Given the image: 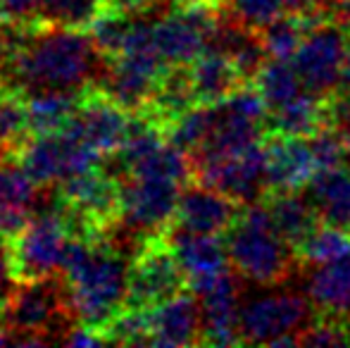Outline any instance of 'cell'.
<instances>
[{
    "instance_id": "28",
    "label": "cell",
    "mask_w": 350,
    "mask_h": 348,
    "mask_svg": "<svg viewBox=\"0 0 350 348\" xmlns=\"http://www.w3.org/2000/svg\"><path fill=\"white\" fill-rule=\"evenodd\" d=\"M350 251V232L332 227V224H319L295 251L298 260L303 265H322Z\"/></svg>"
},
{
    "instance_id": "30",
    "label": "cell",
    "mask_w": 350,
    "mask_h": 348,
    "mask_svg": "<svg viewBox=\"0 0 350 348\" xmlns=\"http://www.w3.org/2000/svg\"><path fill=\"white\" fill-rule=\"evenodd\" d=\"M226 3L231 5V12L239 22L253 29H262L277 14L286 12V0H226Z\"/></svg>"
},
{
    "instance_id": "13",
    "label": "cell",
    "mask_w": 350,
    "mask_h": 348,
    "mask_svg": "<svg viewBox=\"0 0 350 348\" xmlns=\"http://www.w3.org/2000/svg\"><path fill=\"white\" fill-rule=\"evenodd\" d=\"M191 291L200 301L203 315V339L200 344L208 346H236L241 344L239 332V289L229 269L208 274L191 282Z\"/></svg>"
},
{
    "instance_id": "20",
    "label": "cell",
    "mask_w": 350,
    "mask_h": 348,
    "mask_svg": "<svg viewBox=\"0 0 350 348\" xmlns=\"http://www.w3.org/2000/svg\"><path fill=\"white\" fill-rule=\"evenodd\" d=\"M308 298L317 315L350 322V251L314 265V272L308 277Z\"/></svg>"
},
{
    "instance_id": "8",
    "label": "cell",
    "mask_w": 350,
    "mask_h": 348,
    "mask_svg": "<svg viewBox=\"0 0 350 348\" xmlns=\"http://www.w3.org/2000/svg\"><path fill=\"white\" fill-rule=\"evenodd\" d=\"M70 239L72 234L60 213L29 219L22 232L8 241L14 282H38L60 274Z\"/></svg>"
},
{
    "instance_id": "17",
    "label": "cell",
    "mask_w": 350,
    "mask_h": 348,
    "mask_svg": "<svg viewBox=\"0 0 350 348\" xmlns=\"http://www.w3.org/2000/svg\"><path fill=\"white\" fill-rule=\"evenodd\" d=\"M241 208H243V205L231 200L229 196H224L221 191L191 179L189 184L181 189L174 224L176 227L189 229V232L224 237L231 229V224L236 222Z\"/></svg>"
},
{
    "instance_id": "9",
    "label": "cell",
    "mask_w": 350,
    "mask_h": 348,
    "mask_svg": "<svg viewBox=\"0 0 350 348\" xmlns=\"http://www.w3.org/2000/svg\"><path fill=\"white\" fill-rule=\"evenodd\" d=\"M189 274L176 260L165 234L143 241V246H139V251L134 253V260H131L126 308L146 310V308L157 306L176 293L189 291Z\"/></svg>"
},
{
    "instance_id": "6",
    "label": "cell",
    "mask_w": 350,
    "mask_h": 348,
    "mask_svg": "<svg viewBox=\"0 0 350 348\" xmlns=\"http://www.w3.org/2000/svg\"><path fill=\"white\" fill-rule=\"evenodd\" d=\"M103 155L83 141L77 126L67 124L65 129L33 134L19 150L14 163L24 170L36 186H51L70 176L86 172L103 163Z\"/></svg>"
},
{
    "instance_id": "15",
    "label": "cell",
    "mask_w": 350,
    "mask_h": 348,
    "mask_svg": "<svg viewBox=\"0 0 350 348\" xmlns=\"http://www.w3.org/2000/svg\"><path fill=\"white\" fill-rule=\"evenodd\" d=\"M200 339H203V315H200L198 296L191 289L148 308V346H196L200 344Z\"/></svg>"
},
{
    "instance_id": "29",
    "label": "cell",
    "mask_w": 350,
    "mask_h": 348,
    "mask_svg": "<svg viewBox=\"0 0 350 348\" xmlns=\"http://www.w3.org/2000/svg\"><path fill=\"white\" fill-rule=\"evenodd\" d=\"M308 141H310V146H312V153H314V160H317L319 170H332V168H338V165H348L346 146H343V139L336 126H324L317 134L310 136Z\"/></svg>"
},
{
    "instance_id": "10",
    "label": "cell",
    "mask_w": 350,
    "mask_h": 348,
    "mask_svg": "<svg viewBox=\"0 0 350 348\" xmlns=\"http://www.w3.org/2000/svg\"><path fill=\"white\" fill-rule=\"evenodd\" d=\"M219 17V5L184 0L172 14L152 22V41L162 60L170 67L191 65L200 53L208 51Z\"/></svg>"
},
{
    "instance_id": "31",
    "label": "cell",
    "mask_w": 350,
    "mask_h": 348,
    "mask_svg": "<svg viewBox=\"0 0 350 348\" xmlns=\"http://www.w3.org/2000/svg\"><path fill=\"white\" fill-rule=\"evenodd\" d=\"M0 22L12 27L41 24V0H0Z\"/></svg>"
},
{
    "instance_id": "34",
    "label": "cell",
    "mask_w": 350,
    "mask_h": 348,
    "mask_svg": "<svg viewBox=\"0 0 350 348\" xmlns=\"http://www.w3.org/2000/svg\"><path fill=\"white\" fill-rule=\"evenodd\" d=\"M338 91L350 93V46H348V55H346V65H343V75H341V86Z\"/></svg>"
},
{
    "instance_id": "12",
    "label": "cell",
    "mask_w": 350,
    "mask_h": 348,
    "mask_svg": "<svg viewBox=\"0 0 350 348\" xmlns=\"http://www.w3.org/2000/svg\"><path fill=\"white\" fill-rule=\"evenodd\" d=\"M193 181H200V184L221 191L239 205L260 203L269 193L265 139L260 144L245 148L243 153H236L231 158L196 168Z\"/></svg>"
},
{
    "instance_id": "32",
    "label": "cell",
    "mask_w": 350,
    "mask_h": 348,
    "mask_svg": "<svg viewBox=\"0 0 350 348\" xmlns=\"http://www.w3.org/2000/svg\"><path fill=\"white\" fill-rule=\"evenodd\" d=\"M327 10L334 22H338L350 31V0H329Z\"/></svg>"
},
{
    "instance_id": "27",
    "label": "cell",
    "mask_w": 350,
    "mask_h": 348,
    "mask_svg": "<svg viewBox=\"0 0 350 348\" xmlns=\"http://www.w3.org/2000/svg\"><path fill=\"white\" fill-rule=\"evenodd\" d=\"M107 10V0H41V19L46 24L83 31H88Z\"/></svg>"
},
{
    "instance_id": "4",
    "label": "cell",
    "mask_w": 350,
    "mask_h": 348,
    "mask_svg": "<svg viewBox=\"0 0 350 348\" xmlns=\"http://www.w3.org/2000/svg\"><path fill=\"white\" fill-rule=\"evenodd\" d=\"M62 315H74L67 298L65 279H38V282H19L10 296L0 322L10 332L12 344L46 346L57 341L53 334Z\"/></svg>"
},
{
    "instance_id": "35",
    "label": "cell",
    "mask_w": 350,
    "mask_h": 348,
    "mask_svg": "<svg viewBox=\"0 0 350 348\" xmlns=\"http://www.w3.org/2000/svg\"><path fill=\"white\" fill-rule=\"evenodd\" d=\"M5 29H8V24L0 22V62H3L5 55H8V48H10V36L5 34Z\"/></svg>"
},
{
    "instance_id": "5",
    "label": "cell",
    "mask_w": 350,
    "mask_h": 348,
    "mask_svg": "<svg viewBox=\"0 0 350 348\" xmlns=\"http://www.w3.org/2000/svg\"><path fill=\"white\" fill-rule=\"evenodd\" d=\"M312 301L293 291L265 293L241 306V344L250 346H300V334L317 312Z\"/></svg>"
},
{
    "instance_id": "2",
    "label": "cell",
    "mask_w": 350,
    "mask_h": 348,
    "mask_svg": "<svg viewBox=\"0 0 350 348\" xmlns=\"http://www.w3.org/2000/svg\"><path fill=\"white\" fill-rule=\"evenodd\" d=\"M131 260L107 237H72L62 265L67 298L81 327L105 332L126 308ZM107 344V341H105Z\"/></svg>"
},
{
    "instance_id": "11",
    "label": "cell",
    "mask_w": 350,
    "mask_h": 348,
    "mask_svg": "<svg viewBox=\"0 0 350 348\" xmlns=\"http://www.w3.org/2000/svg\"><path fill=\"white\" fill-rule=\"evenodd\" d=\"M350 46V31L334 19L319 22L300 43L293 55V65L298 70L305 88L322 96H332L341 86L343 65H346Z\"/></svg>"
},
{
    "instance_id": "26",
    "label": "cell",
    "mask_w": 350,
    "mask_h": 348,
    "mask_svg": "<svg viewBox=\"0 0 350 348\" xmlns=\"http://www.w3.org/2000/svg\"><path fill=\"white\" fill-rule=\"evenodd\" d=\"M253 84L260 88L269 110H277L284 103L293 101L300 91H305L293 60H274V57H269Z\"/></svg>"
},
{
    "instance_id": "16",
    "label": "cell",
    "mask_w": 350,
    "mask_h": 348,
    "mask_svg": "<svg viewBox=\"0 0 350 348\" xmlns=\"http://www.w3.org/2000/svg\"><path fill=\"white\" fill-rule=\"evenodd\" d=\"M265 153H267L269 191H303L319 172L312 146L303 136L267 131Z\"/></svg>"
},
{
    "instance_id": "25",
    "label": "cell",
    "mask_w": 350,
    "mask_h": 348,
    "mask_svg": "<svg viewBox=\"0 0 350 348\" xmlns=\"http://www.w3.org/2000/svg\"><path fill=\"white\" fill-rule=\"evenodd\" d=\"M33 136L27 101L19 91L0 84V155L17 160L19 150Z\"/></svg>"
},
{
    "instance_id": "21",
    "label": "cell",
    "mask_w": 350,
    "mask_h": 348,
    "mask_svg": "<svg viewBox=\"0 0 350 348\" xmlns=\"http://www.w3.org/2000/svg\"><path fill=\"white\" fill-rule=\"evenodd\" d=\"M262 200L272 215L274 229L293 251H298L300 243L322 224L312 200L300 196V191H269Z\"/></svg>"
},
{
    "instance_id": "1",
    "label": "cell",
    "mask_w": 350,
    "mask_h": 348,
    "mask_svg": "<svg viewBox=\"0 0 350 348\" xmlns=\"http://www.w3.org/2000/svg\"><path fill=\"white\" fill-rule=\"evenodd\" d=\"M107 70L105 53L91 31L33 24L17 27L10 36L8 55L0 62V84L22 96L36 91H86L96 86Z\"/></svg>"
},
{
    "instance_id": "18",
    "label": "cell",
    "mask_w": 350,
    "mask_h": 348,
    "mask_svg": "<svg viewBox=\"0 0 350 348\" xmlns=\"http://www.w3.org/2000/svg\"><path fill=\"white\" fill-rule=\"evenodd\" d=\"M167 243L174 251L176 260L181 263L184 272L189 274V282L208 274L221 272L229 265V253H226L224 237H215V234H198L189 232L184 227L172 224L165 232Z\"/></svg>"
},
{
    "instance_id": "23",
    "label": "cell",
    "mask_w": 350,
    "mask_h": 348,
    "mask_svg": "<svg viewBox=\"0 0 350 348\" xmlns=\"http://www.w3.org/2000/svg\"><path fill=\"white\" fill-rule=\"evenodd\" d=\"M308 198L317 208L322 224L350 232V165L319 170L308 184Z\"/></svg>"
},
{
    "instance_id": "33",
    "label": "cell",
    "mask_w": 350,
    "mask_h": 348,
    "mask_svg": "<svg viewBox=\"0 0 350 348\" xmlns=\"http://www.w3.org/2000/svg\"><path fill=\"white\" fill-rule=\"evenodd\" d=\"M329 0H286V10L293 12H310V10H327ZM329 12V10H327Z\"/></svg>"
},
{
    "instance_id": "14",
    "label": "cell",
    "mask_w": 350,
    "mask_h": 348,
    "mask_svg": "<svg viewBox=\"0 0 350 348\" xmlns=\"http://www.w3.org/2000/svg\"><path fill=\"white\" fill-rule=\"evenodd\" d=\"M72 124L77 126L86 144H91L103 158H107L126 144L131 124H134V115L124 110L117 101H112L96 84L81 91V101H79Z\"/></svg>"
},
{
    "instance_id": "24",
    "label": "cell",
    "mask_w": 350,
    "mask_h": 348,
    "mask_svg": "<svg viewBox=\"0 0 350 348\" xmlns=\"http://www.w3.org/2000/svg\"><path fill=\"white\" fill-rule=\"evenodd\" d=\"M33 134L65 129L77 115L81 91H36L24 96Z\"/></svg>"
},
{
    "instance_id": "22",
    "label": "cell",
    "mask_w": 350,
    "mask_h": 348,
    "mask_svg": "<svg viewBox=\"0 0 350 348\" xmlns=\"http://www.w3.org/2000/svg\"><path fill=\"white\" fill-rule=\"evenodd\" d=\"M329 101H332V96H322V93L305 88L293 101L284 103L277 110H269L267 131L310 139V136L317 134L324 126H332Z\"/></svg>"
},
{
    "instance_id": "19",
    "label": "cell",
    "mask_w": 350,
    "mask_h": 348,
    "mask_svg": "<svg viewBox=\"0 0 350 348\" xmlns=\"http://www.w3.org/2000/svg\"><path fill=\"white\" fill-rule=\"evenodd\" d=\"M191 86H193L196 105H217L226 101L231 93H236L248 81L239 72L229 55L221 51L208 48L189 65Z\"/></svg>"
},
{
    "instance_id": "7",
    "label": "cell",
    "mask_w": 350,
    "mask_h": 348,
    "mask_svg": "<svg viewBox=\"0 0 350 348\" xmlns=\"http://www.w3.org/2000/svg\"><path fill=\"white\" fill-rule=\"evenodd\" d=\"M120 179V222L143 241L162 237L174 224L181 189L174 179L122 174Z\"/></svg>"
},
{
    "instance_id": "3",
    "label": "cell",
    "mask_w": 350,
    "mask_h": 348,
    "mask_svg": "<svg viewBox=\"0 0 350 348\" xmlns=\"http://www.w3.org/2000/svg\"><path fill=\"white\" fill-rule=\"evenodd\" d=\"M224 243L236 274L265 286L281 284L300 263L293 246H288L274 229L265 200L241 208L236 222L224 234Z\"/></svg>"
}]
</instances>
